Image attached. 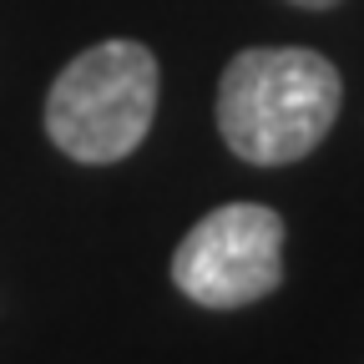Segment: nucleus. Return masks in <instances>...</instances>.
Segmentation results:
<instances>
[{
  "instance_id": "f257e3e1",
  "label": "nucleus",
  "mask_w": 364,
  "mask_h": 364,
  "mask_svg": "<svg viewBox=\"0 0 364 364\" xmlns=\"http://www.w3.org/2000/svg\"><path fill=\"white\" fill-rule=\"evenodd\" d=\"M344 81L309 46H253L218 81V132L253 167H289L329 136Z\"/></svg>"
},
{
  "instance_id": "f03ea898",
  "label": "nucleus",
  "mask_w": 364,
  "mask_h": 364,
  "mask_svg": "<svg viewBox=\"0 0 364 364\" xmlns=\"http://www.w3.org/2000/svg\"><path fill=\"white\" fill-rule=\"evenodd\" d=\"M157 81V56L142 41H97L46 91V132L71 162H122L152 132Z\"/></svg>"
},
{
  "instance_id": "7ed1b4c3",
  "label": "nucleus",
  "mask_w": 364,
  "mask_h": 364,
  "mask_svg": "<svg viewBox=\"0 0 364 364\" xmlns=\"http://www.w3.org/2000/svg\"><path fill=\"white\" fill-rule=\"evenodd\" d=\"M172 284L203 309H243L284 284V218L263 203L213 208L172 253Z\"/></svg>"
},
{
  "instance_id": "20e7f679",
  "label": "nucleus",
  "mask_w": 364,
  "mask_h": 364,
  "mask_svg": "<svg viewBox=\"0 0 364 364\" xmlns=\"http://www.w3.org/2000/svg\"><path fill=\"white\" fill-rule=\"evenodd\" d=\"M289 6H304V11H334L339 0H289Z\"/></svg>"
}]
</instances>
